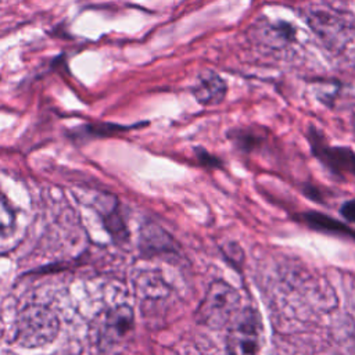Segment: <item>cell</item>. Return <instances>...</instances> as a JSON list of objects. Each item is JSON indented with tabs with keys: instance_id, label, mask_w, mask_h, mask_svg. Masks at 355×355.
Returning a JSON list of instances; mask_svg holds the SVG:
<instances>
[{
	"instance_id": "cell-1",
	"label": "cell",
	"mask_w": 355,
	"mask_h": 355,
	"mask_svg": "<svg viewBox=\"0 0 355 355\" xmlns=\"http://www.w3.org/2000/svg\"><path fill=\"white\" fill-rule=\"evenodd\" d=\"M304 17L323 47L338 61L355 65V18L348 10L312 4Z\"/></svg>"
},
{
	"instance_id": "cell-2",
	"label": "cell",
	"mask_w": 355,
	"mask_h": 355,
	"mask_svg": "<svg viewBox=\"0 0 355 355\" xmlns=\"http://www.w3.org/2000/svg\"><path fill=\"white\" fill-rule=\"evenodd\" d=\"M60 330L57 315L46 305H28L17 316L15 341L25 348L51 343Z\"/></svg>"
},
{
	"instance_id": "cell-3",
	"label": "cell",
	"mask_w": 355,
	"mask_h": 355,
	"mask_svg": "<svg viewBox=\"0 0 355 355\" xmlns=\"http://www.w3.org/2000/svg\"><path fill=\"white\" fill-rule=\"evenodd\" d=\"M240 295L234 287L223 280H216L208 287L200 302L196 319L209 329H220L230 323L239 312Z\"/></svg>"
},
{
	"instance_id": "cell-4",
	"label": "cell",
	"mask_w": 355,
	"mask_h": 355,
	"mask_svg": "<svg viewBox=\"0 0 355 355\" xmlns=\"http://www.w3.org/2000/svg\"><path fill=\"white\" fill-rule=\"evenodd\" d=\"M262 345V323L252 308L240 309L230 322L226 336L229 355H259Z\"/></svg>"
},
{
	"instance_id": "cell-5",
	"label": "cell",
	"mask_w": 355,
	"mask_h": 355,
	"mask_svg": "<svg viewBox=\"0 0 355 355\" xmlns=\"http://www.w3.org/2000/svg\"><path fill=\"white\" fill-rule=\"evenodd\" d=\"M311 146L313 154L323 162L331 172L355 178V153L345 147L327 146L320 135L311 129Z\"/></svg>"
},
{
	"instance_id": "cell-6",
	"label": "cell",
	"mask_w": 355,
	"mask_h": 355,
	"mask_svg": "<svg viewBox=\"0 0 355 355\" xmlns=\"http://www.w3.org/2000/svg\"><path fill=\"white\" fill-rule=\"evenodd\" d=\"M227 92L226 82L214 71H204L193 87L196 100L202 105L219 104Z\"/></svg>"
},
{
	"instance_id": "cell-7",
	"label": "cell",
	"mask_w": 355,
	"mask_h": 355,
	"mask_svg": "<svg viewBox=\"0 0 355 355\" xmlns=\"http://www.w3.org/2000/svg\"><path fill=\"white\" fill-rule=\"evenodd\" d=\"M133 329V312L129 306L121 305L107 313L104 323V340L118 343L129 336Z\"/></svg>"
},
{
	"instance_id": "cell-8",
	"label": "cell",
	"mask_w": 355,
	"mask_h": 355,
	"mask_svg": "<svg viewBox=\"0 0 355 355\" xmlns=\"http://www.w3.org/2000/svg\"><path fill=\"white\" fill-rule=\"evenodd\" d=\"M257 36L263 46L270 49H283L295 39V29L286 22L263 21L257 26Z\"/></svg>"
},
{
	"instance_id": "cell-9",
	"label": "cell",
	"mask_w": 355,
	"mask_h": 355,
	"mask_svg": "<svg viewBox=\"0 0 355 355\" xmlns=\"http://www.w3.org/2000/svg\"><path fill=\"white\" fill-rule=\"evenodd\" d=\"M302 219L312 229H318V230L334 233V234L355 237V232L352 229H349L347 225H344L340 220L333 219L327 215H323L319 212H306L302 215Z\"/></svg>"
},
{
	"instance_id": "cell-10",
	"label": "cell",
	"mask_w": 355,
	"mask_h": 355,
	"mask_svg": "<svg viewBox=\"0 0 355 355\" xmlns=\"http://www.w3.org/2000/svg\"><path fill=\"white\" fill-rule=\"evenodd\" d=\"M14 225V212L0 194V233L10 230Z\"/></svg>"
},
{
	"instance_id": "cell-11",
	"label": "cell",
	"mask_w": 355,
	"mask_h": 355,
	"mask_svg": "<svg viewBox=\"0 0 355 355\" xmlns=\"http://www.w3.org/2000/svg\"><path fill=\"white\" fill-rule=\"evenodd\" d=\"M341 215L348 219L349 222H355V200L347 201L343 207H341Z\"/></svg>"
}]
</instances>
